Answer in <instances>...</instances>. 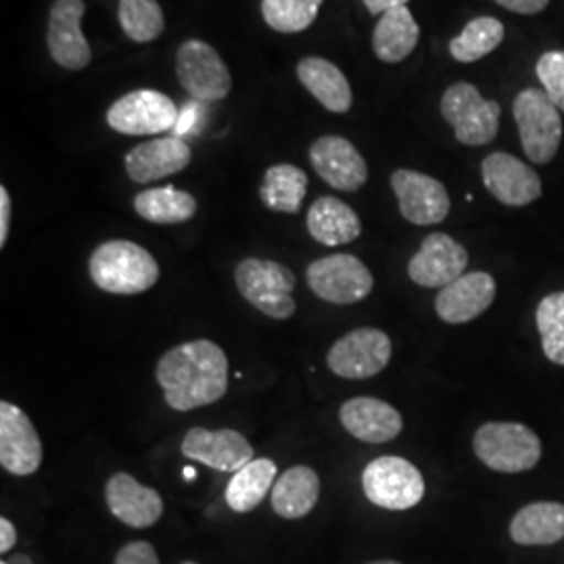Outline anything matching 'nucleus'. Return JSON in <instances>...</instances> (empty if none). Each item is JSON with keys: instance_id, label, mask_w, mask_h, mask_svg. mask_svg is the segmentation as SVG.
I'll use <instances>...</instances> for the list:
<instances>
[{"instance_id": "obj_20", "label": "nucleus", "mask_w": 564, "mask_h": 564, "mask_svg": "<svg viewBox=\"0 0 564 564\" xmlns=\"http://www.w3.org/2000/svg\"><path fill=\"white\" fill-rule=\"evenodd\" d=\"M496 291L498 286L491 274L468 272L440 291L435 312L447 324L470 323L494 303Z\"/></svg>"}, {"instance_id": "obj_22", "label": "nucleus", "mask_w": 564, "mask_h": 564, "mask_svg": "<svg viewBox=\"0 0 564 564\" xmlns=\"http://www.w3.org/2000/svg\"><path fill=\"white\" fill-rule=\"evenodd\" d=\"M343 429L366 444H387L403 429L402 414L391 403L377 398H354L339 410Z\"/></svg>"}, {"instance_id": "obj_1", "label": "nucleus", "mask_w": 564, "mask_h": 564, "mask_svg": "<svg viewBox=\"0 0 564 564\" xmlns=\"http://www.w3.org/2000/svg\"><path fill=\"white\" fill-rule=\"evenodd\" d=\"M155 379L172 410L191 412L226 395L228 358L223 347L209 339L182 343L163 354Z\"/></svg>"}, {"instance_id": "obj_7", "label": "nucleus", "mask_w": 564, "mask_h": 564, "mask_svg": "<svg viewBox=\"0 0 564 564\" xmlns=\"http://www.w3.org/2000/svg\"><path fill=\"white\" fill-rule=\"evenodd\" d=\"M362 487L366 498L384 510H408L424 498L421 470L400 456H383L368 464Z\"/></svg>"}, {"instance_id": "obj_40", "label": "nucleus", "mask_w": 564, "mask_h": 564, "mask_svg": "<svg viewBox=\"0 0 564 564\" xmlns=\"http://www.w3.org/2000/svg\"><path fill=\"white\" fill-rule=\"evenodd\" d=\"M408 2L410 0H362V4L370 15H384L387 11L398 9V7H405Z\"/></svg>"}, {"instance_id": "obj_30", "label": "nucleus", "mask_w": 564, "mask_h": 564, "mask_svg": "<svg viewBox=\"0 0 564 564\" xmlns=\"http://www.w3.org/2000/svg\"><path fill=\"white\" fill-rule=\"evenodd\" d=\"M134 212L151 224L188 223L197 214V199L176 186H158L134 197Z\"/></svg>"}, {"instance_id": "obj_26", "label": "nucleus", "mask_w": 564, "mask_h": 564, "mask_svg": "<svg viewBox=\"0 0 564 564\" xmlns=\"http://www.w3.org/2000/svg\"><path fill=\"white\" fill-rule=\"evenodd\" d=\"M421 41V28L408 7L387 11L372 32V51L383 63H400L412 55Z\"/></svg>"}, {"instance_id": "obj_5", "label": "nucleus", "mask_w": 564, "mask_h": 564, "mask_svg": "<svg viewBox=\"0 0 564 564\" xmlns=\"http://www.w3.org/2000/svg\"><path fill=\"white\" fill-rule=\"evenodd\" d=\"M475 454L496 473H524L542 458L540 437L521 423H485L473 437Z\"/></svg>"}, {"instance_id": "obj_35", "label": "nucleus", "mask_w": 564, "mask_h": 564, "mask_svg": "<svg viewBox=\"0 0 564 564\" xmlns=\"http://www.w3.org/2000/svg\"><path fill=\"white\" fill-rule=\"evenodd\" d=\"M538 80L542 82L544 93L564 113V53L563 51H547L538 65H535Z\"/></svg>"}, {"instance_id": "obj_32", "label": "nucleus", "mask_w": 564, "mask_h": 564, "mask_svg": "<svg viewBox=\"0 0 564 564\" xmlns=\"http://www.w3.org/2000/svg\"><path fill=\"white\" fill-rule=\"evenodd\" d=\"M121 30L130 41H158L165 30L162 7L158 0H120L118 7Z\"/></svg>"}, {"instance_id": "obj_6", "label": "nucleus", "mask_w": 564, "mask_h": 564, "mask_svg": "<svg viewBox=\"0 0 564 564\" xmlns=\"http://www.w3.org/2000/svg\"><path fill=\"white\" fill-rule=\"evenodd\" d=\"M442 116L454 128V137L460 144L484 147L500 132L502 107L484 99L477 86L456 82L442 97Z\"/></svg>"}, {"instance_id": "obj_36", "label": "nucleus", "mask_w": 564, "mask_h": 564, "mask_svg": "<svg viewBox=\"0 0 564 564\" xmlns=\"http://www.w3.org/2000/svg\"><path fill=\"white\" fill-rule=\"evenodd\" d=\"M113 564H160V556L149 542H132L121 547Z\"/></svg>"}, {"instance_id": "obj_34", "label": "nucleus", "mask_w": 564, "mask_h": 564, "mask_svg": "<svg viewBox=\"0 0 564 564\" xmlns=\"http://www.w3.org/2000/svg\"><path fill=\"white\" fill-rule=\"evenodd\" d=\"M535 321L545 358L550 362L564 366V291L552 293L540 302Z\"/></svg>"}, {"instance_id": "obj_18", "label": "nucleus", "mask_w": 564, "mask_h": 564, "mask_svg": "<svg viewBox=\"0 0 564 564\" xmlns=\"http://www.w3.org/2000/svg\"><path fill=\"white\" fill-rule=\"evenodd\" d=\"M485 188L508 207H523L542 197V181L533 167L510 153H491L481 163Z\"/></svg>"}, {"instance_id": "obj_39", "label": "nucleus", "mask_w": 564, "mask_h": 564, "mask_svg": "<svg viewBox=\"0 0 564 564\" xmlns=\"http://www.w3.org/2000/svg\"><path fill=\"white\" fill-rule=\"evenodd\" d=\"M18 544V531L9 519H0V552L7 554Z\"/></svg>"}, {"instance_id": "obj_33", "label": "nucleus", "mask_w": 564, "mask_h": 564, "mask_svg": "<svg viewBox=\"0 0 564 564\" xmlns=\"http://www.w3.org/2000/svg\"><path fill=\"white\" fill-rule=\"evenodd\" d=\"M324 0H262V18L274 32L300 34L321 13Z\"/></svg>"}, {"instance_id": "obj_43", "label": "nucleus", "mask_w": 564, "mask_h": 564, "mask_svg": "<svg viewBox=\"0 0 564 564\" xmlns=\"http://www.w3.org/2000/svg\"><path fill=\"white\" fill-rule=\"evenodd\" d=\"M0 564H11V563H7V561H2V563H0Z\"/></svg>"}, {"instance_id": "obj_15", "label": "nucleus", "mask_w": 564, "mask_h": 564, "mask_svg": "<svg viewBox=\"0 0 564 564\" xmlns=\"http://www.w3.org/2000/svg\"><path fill=\"white\" fill-rule=\"evenodd\" d=\"M468 265V253L460 242L445 232H433L408 263V276L419 286L444 289L458 281Z\"/></svg>"}, {"instance_id": "obj_8", "label": "nucleus", "mask_w": 564, "mask_h": 564, "mask_svg": "<svg viewBox=\"0 0 564 564\" xmlns=\"http://www.w3.org/2000/svg\"><path fill=\"white\" fill-rule=\"evenodd\" d=\"M305 279L316 297L335 305L360 303L375 286L366 263L351 253H335L310 263Z\"/></svg>"}, {"instance_id": "obj_12", "label": "nucleus", "mask_w": 564, "mask_h": 564, "mask_svg": "<svg viewBox=\"0 0 564 564\" xmlns=\"http://www.w3.org/2000/svg\"><path fill=\"white\" fill-rule=\"evenodd\" d=\"M41 464L42 442L36 426L15 403L0 402V466L15 477H30Z\"/></svg>"}, {"instance_id": "obj_25", "label": "nucleus", "mask_w": 564, "mask_h": 564, "mask_svg": "<svg viewBox=\"0 0 564 564\" xmlns=\"http://www.w3.org/2000/svg\"><path fill=\"white\" fill-rule=\"evenodd\" d=\"M321 498V477L310 466H291L272 487V510L286 519L297 521L307 517Z\"/></svg>"}, {"instance_id": "obj_27", "label": "nucleus", "mask_w": 564, "mask_h": 564, "mask_svg": "<svg viewBox=\"0 0 564 564\" xmlns=\"http://www.w3.org/2000/svg\"><path fill=\"white\" fill-rule=\"evenodd\" d=\"M510 538L519 545H552L564 538V505L535 502L521 508L512 523Z\"/></svg>"}, {"instance_id": "obj_24", "label": "nucleus", "mask_w": 564, "mask_h": 564, "mask_svg": "<svg viewBox=\"0 0 564 564\" xmlns=\"http://www.w3.org/2000/svg\"><path fill=\"white\" fill-rule=\"evenodd\" d=\"M297 78L303 88L330 113H347L351 109V86L335 63L323 57H305L297 65Z\"/></svg>"}, {"instance_id": "obj_13", "label": "nucleus", "mask_w": 564, "mask_h": 564, "mask_svg": "<svg viewBox=\"0 0 564 564\" xmlns=\"http://www.w3.org/2000/svg\"><path fill=\"white\" fill-rule=\"evenodd\" d=\"M391 188L400 203V212L408 223L433 226L444 223L449 214V195L444 184L416 170H395Z\"/></svg>"}, {"instance_id": "obj_21", "label": "nucleus", "mask_w": 564, "mask_h": 564, "mask_svg": "<svg viewBox=\"0 0 564 564\" xmlns=\"http://www.w3.org/2000/svg\"><path fill=\"white\" fill-rule=\"evenodd\" d=\"M193 160L191 147L178 137H162L142 142L126 153L123 165L130 181L147 184L182 172Z\"/></svg>"}, {"instance_id": "obj_31", "label": "nucleus", "mask_w": 564, "mask_h": 564, "mask_svg": "<svg viewBox=\"0 0 564 564\" xmlns=\"http://www.w3.org/2000/svg\"><path fill=\"white\" fill-rule=\"evenodd\" d=\"M505 34V23L496 18L468 21L463 32L449 42V55L460 63L484 59L502 44Z\"/></svg>"}, {"instance_id": "obj_9", "label": "nucleus", "mask_w": 564, "mask_h": 564, "mask_svg": "<svg viewBox=\"0 0 564 564\" xmlns=\"http://www.w3.org/2000/svg\"><path fill=\"white\" fill-rule=\"evenodd\" d=\"M391 354L393 345L387 333L364 326L333 343L326 354V366L341 379L364 381L383 372L391 360Z\"/></svg>"}, {"instance_id": "obj_19", "label": "nucleus", "mask_w": 564, "mask_h": 564, "mask_svg": "<svg viewBox=\"0 0 564 564\" xmlns=\"http://www.w3.org/2000/svg\"><path fill=\"white\" fill-rule=\"evenodd\" d=\"M105 500L111 514L132 529L153 527L162 519V496L141 485L128 473H116L105 485Z\"/></svg>"}, {"instance_id": "obj_11", "label": "nucleus", "mask_w": 564, "mask_h": 564, "mask_svg": "<svg viewBox=\"0 0 564 564\" xmlns=\"http://www.w3.org/2000/svg\"><path fill=\"white\" fill-rule=\"evenodd\" d=\"M105 120L118 134L151 137L172 130L178 120V111L167 95L142 88L113 102L107 109Z\"/></svg>"}, {"instance_id": "obj_41", "label": "nucleus", "mask_w": 564, "mask_h": 564, "mask_svg": "<svg viewBox=\"0 0 564 564\" xmlns=\"http://www.w3.org/2000/svg\"><path fill=\"white\" fill-rule=\"evenodd\" d=\"M11 564H32V561L25 556V554H20V556H15Z\"/></svg>"}, {"instance_id": "obj_14", "label": "nucleus", "mask_w": 564, "mask_h": 564, "mask_svg": "<svg viewBox=\"0 0 564 564\" xmlns=\"http://www.w3.org/2000/svg\"><path fill=\"white\" fill-rule=\"evenodd\" d=\"M84 13V0H55L48 13V53L57 65L69 72H82L93 59L90 44L82 32Z\"/></svg>"}, {"instance_id": "obj_4", "label": "nucleus", "mask_w": 564, "mask_h": 564, "mask_svg": "<svg viewBox=\"0 0 564 564\" xmlns=\"http://www.w3.org/2000/svg\"><path fill=\"white\" fill-rule=\"evenodd\" d=\"M514 121L529 162L550 163L563 141V118L558 107L540 88H524L512 105Z\"/></svg>"}, {"instance_id": "obj_3", "label": "nucleus", "mask_w": 564, "mask_h": 564, "mask_svg": "<svg viewBox=\"0 0 564 564\" xmlns=\"http://www.w3.org/2000/svg\"><path fill=\"white\" fill-rule=\"evenodd\" d=\"M235 282L245 302L274 321H289L297 310L293 300L297 279L282 263L247 258L237 265Z\"/></svg>"}, {"instance_id": "obj_23", "label": "nucleus", "mask_w": 564, "mask_h": 564, "mask_svg": "<svg viewBox=\"0 0 564 564\" xmlns=\"http://www.w3.org/2000/svg\"><path fill=\"white\" fill-rule=\"evenodd\" d=\"M305 226L310 237L326 247H341L362 235L360 216L337 197H321L312 203Z\"/></svg>"}, {"instance_id": "obj_2", "label": "nucleus", "mask_w": 564, "mask_h": 564, "mask_svg": "<svg viewBox=\"0 0 564 564\" xmlns=\"http://www.w3.org/2000/svg\"><path fill=\"white\" fill-rule=\"evenodd\" d=\"M88 272L93 282L111 295H141L160 281V263L137 242L113 239L99 245L90 260Z\"/></svg>"}, {"instance_id": "obj_16", "label": "nucleus", "mask_w": 564, "mask_h": 564, "mask_svg": "<svg viewBox=\"0 0 564 564\" xmlns=\"http://www.w3.org/2000/svg\"><path fill=\"white\" fill-rule=\"evenodd\" d=\"M181 449L186 458L220 473H237L253 460V447L242 433L232 429L209 431L203 426H193L186 431Z\"/></svg>"}, {"instance_id": "obj_38", "label": "nucleus", "mask_w": 564, "mask_h": 564, "mask_svg": "<svg viewBox=\"0 0 564 564\" xmlns=\"http://www.w3.org/2000/svg\"><path fill=\"white\" fill-rule=\"evenodd\" d=\"M11 226V197L4 186H0V247L7 245Z\"/></svg>"}, {"instance_id": "obj_44", "label": "nucleus", "mask_w": 564, "mask_h": 564, "mask_svg": "<svg viewBox=\"0 0 564 564\" xmlns=\"http://www.w3.org/2000/svg\"><path fill=\"white\" fill-rule=\"evenodd\" d=\"M182 564H197V563H182Z\"/></svg>"}, {"instance_id": "obj_29", "label": "nucleus", "mask_w": 564, "mask_h": 564, "mask_svg": "<svg viewBox=\"0 0 564 564\" xmlns=\"http://www.w3.org/2000/svg\"><path fill=\"white\" fill-rule=\"evenodd\" d=\"M307 193V174L291 163H276L265 170L260 199L279 214H297Z\"/></svg>"}, {"instance_id": "obj_28", "label": "nucleus", "mask_w": 564, "mask_h": 564, "mask_svg": "<svg viewBox=\"0 0 564 564\" xmlns=\"http://www.w3.org/2000/svg\"><path fill=\"white\" fill-rule=\"evenodd\" d=\"M276 464L270 458H253L241 470L232 475L226 487V505L235 512H251L262 505L263 498L272 491L276 484Z\"/></svg>"}, {"instance_id": "obj_10", "label": "nucleus", "mask_w": 564, "mask_h": 564, "mask_svg": "<svg viewBox=\"0 0 564 564\" xmlns=\"http://www.w3.org/2000/svg\"><path fill=\"white\" fill-rule=\"evenodd\" d=\"M182 88L199 102H218L230 95L232 76L220 53L203 41L182 42L176 53Z\"/></svg>"}, {"instance_id": "obj_37", "label": "nucleus", "mask_w": 564, "mask_h": 564, "mask_svg": "<svg viewBox=\"0 0 564 564\" xmlns=\"http://www.w3.org/2000/svg\"><path fill=\"white\" fill-rule=\"evenodd\" d=\"M496 2L519 15H538L550 4V0H496Z\"/></svg>"}, {"instance_id": "obj_42", "label": "nucleus", "mask_w": 564, "mask_h": 564, "mask_svg": "<svg viewBox=\"0 0 564 564\" xmlns=\"http://www.w3.org/2000/svg\"><path fill=\"white\" fill-rule=\"evenodd\" d=\"M368 564H402V563H398V561H377V563H368Z\"/></svg>"}, {"instance_id": "obj_17", "label": "nucleus", "mask_w": 564, "mask_h": 564, "mask_svg": "<svg viewBox=\"0 0 564 564\" xmlns=\"http://www.w3.org/2000/svg\"><path fill=\"white\" fill-rule=\"evenodd\" d=\"M310 163L328 186L343 193H356L368 181V165L362 153L337 134H326L314 141L310 147Z\"/></svg>"}]
</instances>
